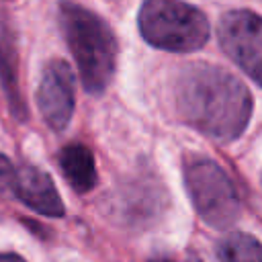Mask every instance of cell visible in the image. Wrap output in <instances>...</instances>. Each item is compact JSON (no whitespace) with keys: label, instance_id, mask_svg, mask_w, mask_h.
Listing matches in <instances>:
<instances>
[{"label":"cell","instance_id":"7","mask_svg":"<svg viewBox=\"0 0 262 262\" xmlns=\"http://www.w3.org/2000/svg\"><path fill=\"white\" fill-rule=\"evenodd\" d=\"M168 199L160 178L151 170H137L125 178L113 196V211L125 225H151L166 209Z\"/></svg>","mask_w":262,"mask_h":262},{"label":"cell","instance_id":"5","mask_svg":"<svg viewBox=\"0 0 262 262\" xmlns=\"http://www.w3.org/2000/svg\"><path fill=\"white\" fill-rule=\"evenodd\" d=\"M219 45L258 86H262V16L252 10H229L217 25Z\"/></svg>","mask_w":262,"mask_h":262},{"label":"cell","instance_id":"8","mask_svg":"<svg viewBox=\"0 0 262 262\" xmlns=\"http://www.w3.org/2000/svg\"><path fill=\"white\" fill-rule=\"evenodd\" d=\"M37 104L53 131L68 127L76 106V80L68 61L55 57L45 63L37 88Z\"/></svg>","mask_w":262,"mask_h":262},{"label":"cell","instance_id":"13","mask_svg":"<svg viewBox=\"0 0 262 262\" xmlns=\"http://www.w3.org/2000/svg\"><path fill=\"white\" fill-rule=\"evenodd\" d=\"M184 262H203L199 256H194V254H188L186 258H184Z\"/></svg>","mask_w":262,"mask_h":262},{"label":"cell","instance_id":"1","mask_svg":"<svg viewBox=\"0 0 262 262\" xmlns=\"http://www.w3.org/2000/svg\"><path fill=\"white\" fill-rule=\"evenodd\" d=\"M174 104L186 125L217 141L237 139L252 115L248 86L231 72L203 61L180 70L174 84Z\"/></svg>","mask_w":262,"mask_h":262},{"label":"cell","instance_id":"10","mask_svg":"<svg viewBox=\"0 0 262 262\" xmlns=\"http://www.w3.org/2000/svg\"><path fill=\"white\" fill-rule=\"evenodd\" d=\"M59 168L68 180V184L80 192L86 194L96 186V164L94 154L88 145L74 141L61 147L59 151Z\"/></svg>","mask_w":262,"mask_h":262},{"label":"cell","instance_id":"11","mask_svg":"<svg viewBox=\"0 0 262 262\" xmlns=\"http://www.w3.org/2000/svg\"><path fill=\"white\" fill-rule=\"evenodd\" d=\"M219 262H262V244L244 231L225 233L215 248Z\"/></svg>","mask_w":262,"mask_h":262},{"label":"cell","instance_id":"4","mask_svg":"<svg viewBox=\"0 0 262 262\" xmlns=\"http://www.w3.org/2000/svg\"><path fill=\"white\" fill-rule=\"evenodd\" d=\"M184 184L199 217L217 229L229 227L239 215V196L227 172L211 158L184 160Z\"/></svg>","mask_w":262,"mask_h":262},{"label":"cell","instance_id":"9","mask_svg":"<svg viewBox=\"0 0 262 262\" xmlns=\"http://www.w3.org/2000/svg\"><path fill=\"white\" fill-rule=\"evenodd\" d=\"M0 86L4 90L10 113L18 121H27V102L23 98L18 80V49L16 33L10 18L0 12Z\"/></svg>","mask_w":262,"mask_h":262},{"label":"cell","instance_id":"3","mask_svg":"<svg viewBox=\"0 0 262 262\" xmlns=\"http://www.w3.org/2000/svg\"><path fill=\"white\" fill-rule=\"evenodd\" d=\"M137 27L145 43L172 53H190L207 45V16L186 0H143Z\"/></svg>","mask_w":262,"mask_h":262},{"label":"cell","instance_id":"6","mask_svg":"<svg viewBox=\"0 0 262 262\" xmlns=\"http://www.w3.org/2000/svg\"><path fill=\"white\" fill-rule=\"evenodd\" d=\"M0 192L10 194L29 209L47 217H61L66 211L61 196L45 170L33 164L16 166L6 156H0Z\"/></svg>","mask_w":262,"mask_h":262},{"label":"cell","instance_id":"12","mask_svg":"<svg viewBox=\"0 0 262 262\" xmlns=\"http://www.w3.org/2000/svg\"><path fill=\"white\" fill-rule=\"evenodd\" d=\"M0 262H27V260H25V258H20L18 254L4 252V254H0Z\"/></svg>","mask_w":262,"mask_h":262},{"label":"cell","instance_id":"14","mask_svg":"<svg viewBox=\"0 0 262 262\" xmlns=\"http://www.w3.org/2000/svg\"><path fill=\"white\" fill-rule=\"evenodd\" d=\"M151 262H172V260H166V258H164V260H151Z\"/></svg>","mask_w":262,"mask_h":262},{"label":"cell","instance_id":"2","mask_svg":"<svg viewBox=\"0 0 262 262\" xmlns=\"http://www.w3.org/2000/svg\"><path fill=\"white\" fill-rule=\"evenodd\" d=\"M57 12L84 90L90 94L104 92L115 76L119 55V43L111 25L90 8L70 0H61Z\"/></svg>","mask_w":262,"mask_h":262}]
</instances>
